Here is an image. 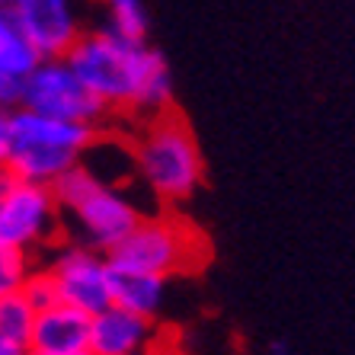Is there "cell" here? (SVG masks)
<instances>
[{
  "instance_id": "1",
  "label": "cell",
  "mask_w": 355,
  "mask_h": 355,
  "mask_svg": "<svg viewBox=\"0 0 355 355\" xmlns=\"http://www.w3.org/2000/svg\"><path fill=\"white\" fill-rule=\"evenodd\" d=\"M80 80L96 93L106 109L132 112H160L173 106V74L157 49L148 42L125 39L116 29L80 33V39L64 55Z\"/></svg>"
},
{
  "instance_id": "2",
  "label": "cell",
  "mask_w": 355,
  "mask_h": 355,
  "mask_svg": "<svg viewBox=\"0 0 355 355\" xmlns=\"http://www.w3.org/2000/svg\"><path fill=\"white\" fill-rule=\"evenodd\" d=\"M135 166L148 189L164 202H186L205 180V160L192 125L173 106L148 119L132 148Z\"/></svg>"
},
{
  "instance_id": "3",
  "label": "cell",
  "mask_w": 355,
  "mask_h": 355,
  "mask_svg": "<svg viewBox=\"0 0 355 355\" xmlns=\"http://www.w3.org/2000/svg\"><path fill=\"white\" fill-rule=\"evenodd\" d=\"M51 192L58 198V208L67 218H74L80 227V237L87 247L103 250L109 257V250L116 247L122 237H128L135 224L141 221V211L112 186L99 180L90 166L77 160L67 173H61L51 182Z\"/></svg>"
},
{
  "instance_id": "4",
  "label": "cell",
  "mask_w": 355,
  "mask_h": 355,
  "mask_svg": "<svg viewBox=\"0 0 355 355\" xmlns=\"http://www.w3.org/2000/svg\"><path fill=\"white\" fill-rule=\"evenodd\" d=\"M208 240L182 218H141L128 237L109 250V263L157 275H186L208 266Z\"/></svg>"
},
{
  "instance_id": "5",
  "label": "cell",
  "mask_w": 355,
  "mask_h": 355,
  "mask_svg": "<svg viewBox=\"0 0 355 355\" xmlns=\"http://www.w3.org/2000/svg\"><path fill=\"white\" fill-rule=\"evenodd\" d=\"M23 106L45 112V116L71 119V122H93L109 109L96 93L80 80L67 58H42L23 80Z\"/></svg>"
},
{
  "instance_id": "6",
  "label": "cell",
  "mask_w": 355,
  "mask_h": 355,
  "mask_svg": "<svg viewBox=\"0 0 355 355\" xmlns=\"http://www.w3.org/2000/svg\"><path fill=\"white\" fill-rule=\"evenodd\" d=\"M45 269L55 275L64 304L80 307L90 317L112 304V266L103 250H93L87 243H67L51 257Z\"/></svg>"
},
{
  "instance_id": "7",
  "label": "cell",
  "mask_w": 355,
  "mask_h": 355,
  "mask_svg": "<svg viewBox=\"0 0 355 355\" xmlns=\"http://www.w3.org/2000/svg\"><path fill=\"white\" fill-rule=\"evenodd\" d=\"M58 198L51 186L19 180L10 186V192L0 202V240L10 247L33 250L51 237L58 224Z\"/></svg>"
},
{
  "instance_id": "8",
  "label": "cell",
  "mask_w": 355,
  "mask_h": 355,
  "mask_svg": "<svg viewBox=\"0 0 355 355\" xmlns=\"http://www.w3.org/2000/svg\"><path fill=\"white\" fill-rule=\"evenodd\" d=\"M19 26L42 58H64L71 45L80 39V19L74 13V0H10Z\"/></svg>"
},
{
  "instance_id": "9",
  "label": "cell",
  "mask_w": 355,
  "mask_h": 355,
  "mask_svg": "<svg viewBox=\"0 0 355 355\" xmlns=\"http://www.w3.org/2000/svg\"><path fill=\"white\" fill-rule=\"evenodd\" d=\"M90 320L93 317L87 311L64 301L39 311L29 339V355H93Z\"/></svg>"
},
{
  "instance_id": "10",
  "label": "cell",
  "mask_w": 355,
  "mask_h": 355,
  "mask_svg": "<svg viewBox=\"0 0 355 355\" xmlns=\"http://www.w3.org/2000/svg\"><path fill=\"white\" fill-rule=\"evenodd\" d=\"M154 320L122 304H109L90 320L93 355H138L154 343Z\"/></svg>"
},
{
  "instance_id": "11",
  "label": "cell",
  "mask_w": 355,
  "mask_h": 355,
  "mask_svg": "<svg viewBox=\"0 0 355 355\" xmlns=\"http://www.w3.org/2000/svg\"><path fill=\"white\" fill-rule=\"evenodd\" d=\"M109 266H112V304H122L128 311H135V314L157 320L166 297V275L128 269V266H116V263Z\"/></svg>"
},
{
  "instance_id": "12",
  "label": "cell",
  "mask_w": 355,
  "mask_h": 355,
  "mask_svg": "<svg viewBox=\"0 0 355 355\" xmlns=\"http://www.w3.org/2000/svg\"><path fill=\"white\" fill-rule=\"evenodd\" d=\"M80 160V154L64 148H49V144H26V141H13V150H10L7 166L19 180L29 182H42V186H51L61 173H67L71 166Z\"/></svg>"
},
{
  "instance_id": "13",
  "label": "cell",
  "mask_w": 355,
  "mask_h": 355,
  "mask_svg": "<svg viewBox=\"0 0 355 355\" xmlns=\"http://www.w3.org/2000/svg\"><path fill=\"white\" fill-rule=\"evenodd\" d=\"M42 61V51L33 45V39L26 35V29L19 26L17 13L0 3V71H7L13 77H23Z\"/></svg>"
},
{
  "instance_id": "14",
  "label": "cell",
  "mask_w": 355,
  "mask_h": 355,
  "mask_svg": "<svg viewBox=\"0 0 355 355\" xmlns=\"http://www.w3.org/2000/svg\"><path fill=\"white\" fill-rule=\"evenodd\" d=\"M35 317H39V311L23 295V288L0 295V336L10 339L13 346H19L26 355H29V339H33Z\"/></svg>"
},
{
  "instance_id": "15",
  "label": "cell",
  "mask_w": 355,
  "mask_h": 355,
  "mask_svg": "<svg viewBox=\"0 0 355 355\" xmlns=\"http://www.w3.org/2000/svg\"><path fill=\"white\" fill-rule=\"evenodd\" d=\"M109 7V29L122 33L125 39L148 42V7L144 0H106Z\"/></svg>"
},
{
  "instance_id": "16",
  "label": "cell",
  "mask_w": 355,
  "mask_h": 355,
  "mask_svg": "<svg viewBox=\"0 0 355 355\" xmlns=\"http://www.w3.org/2000/svg\"><path fill=\"white\" fill-rule=\"evenodd\" d=\"M33 272V259H29V250L10 247L0 240V295L7 291L23 288V282Z\"/></svg>"
},
{
  "instance_id": "17",
  "label": "cell",
  "mask_w": 355,
  "mask_h": 355,
  "mask_svg": "<svg viewBox=\"0 0 355 355\" xmlns=\"http://www.w3.org/2000/svg\"><path fill=\"white\" fill-rule=\"evenodd\" d=\"M23 295L33 301L35 311H45V307L58 304L61 295H58V285H55V275L49 269H33L29 279L23 282Z\"/></svg>"
},
{
  "instance_id": "18",
  "label": "cell",
  "mask_w": 355,
  "mask_h": 355,
  "mask_svg": "<svg viewBox=\"0 0 355 355\" xmlns=\"http://www.w3.org/2000/svg\"><path fill=\"white\" fill-rule=\"evenodd\" d=\"M23 106V77H13L0 71V109H19Z\"/></svg>"
},
{
  "instance_id": "19",
  "label": "cell",
  "mask_w": 355,
  "mask_h": 355,
  "mask_svg": "<svg viewBox=\"0 0 355 355\" xmlns=\"http://www.w3.org/2000/svg\"><path fill=\"white\" fill-rule=\"evenodd\" d=\"M13 150V122H10V109H0V166L10 160Z\"/></svg>"
},
{
  "instance_id": "20",
  "label": "cell",
  "mask_w": 355,
  "mask_h": 355,
  "mask_svg": "<svg viewBox=\"0 0 355 355\" xmlns=\"http://www.w3.org/2000/svg\"><path fill=\"white\" fill-rule=\"evenodd\" d=\"M13 182H17V173L3 164V166H0V202H3V196L10 192V186H13Z\"/></svg>"
},
{
  "instance_id": "21",
  "label": "cell",
  "mask_w": 355,
  "mask_h": 355,
  "mask_svg": "<svg viewBox=\"0 0 355 355\" xmlns=\"http://www.w3.org/2000/svg\"><path fill=\"white\" fill-rule=\"evenodd\" d=\"M0 355H26V352H23V349H19V346H13L10 339H3V336H0Z\"/></svg>"
},
{
  "instance_id": "22",
  "label": "cell",
  "mask_w": 355,
  "mask_h": 355,
  "mask_svg": "<svg viewBox=\"0 0 355 355\" xmlns=\"http://www.w3.org/2000/svg\"><path fill=\"white\" fill-rule=\"evenodd\" d=\"M0 3H10V0H0Z\"/></svg>"
}]
</instances>
